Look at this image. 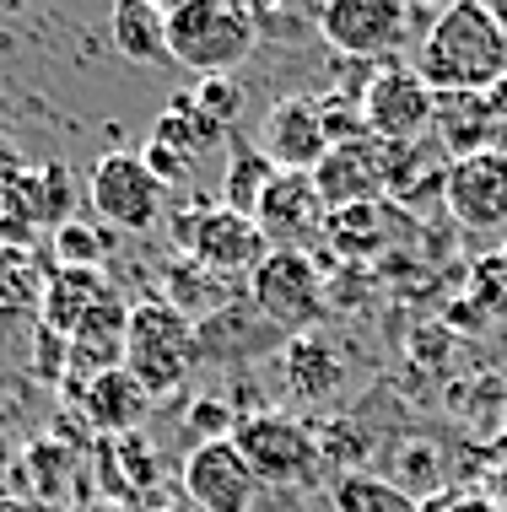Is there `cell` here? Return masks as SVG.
I'll list each match as a JSON object with an SVG mask.
<instances>
[{"instance_id":"34","label":"cell","mask_w":507,"mask_h":512,"mask_svg":"<svg viewBox=\"0 0 507 512\" xmlns=\"http://www.w3.org/2000/svg\"><path fill=\"white\" fill-rule=\"evenodd\" d=\"M11 464H17V442H11V432L0 426V480L11 475Z\"/></svg>"},{"instance_id":"29","label":"cell","mask_w":507,"mask_h":512,"mask_svg":"<svg viewBox=\"0 0 507 512\" xmlns=\"http://www.w3.org/2000/svg\"><path fill=\"white\" fill-rule=\"evenodd\" d=\"M189 98L200 103V114H211L216 124H222V130H232V124H238V114H243V87L232 76H205L195 92H189Z\"/></svg>"},{"instance_id":"16","label":"cell","mask_w":507,"mask_h":512,"mask_svg":"<svg viewBox=\"0 0 507 512\" xmlns=\"http://www.w3.org/2000/svg\"><path fill=\"white\" fill-rule=\"evenodd\" d=\"M432 141L443 146L448 162H464V157H481V151H497V119H491V98H486V92H437Z\"/></svg>"},{"instance_id":"9","label":"cell","mask_w":507,"mask_h":512,"mask_svg":"<svg viewBox=\"0 0 507 512\" xmlns=\"http://www.w3.org/2000/svg\"><path fill=\"white\" fill-rule=\"evenodd\" d=\"M443 205L464 238L507 248V151H481V157L448 162Z\"/></svg>"},{"instance_id":"11","label":"cell","mask_w":507,"mask_h":512,"mask_svg":"<svg viewBox=\"0 0 507 512\" xmlns=\"http://www.w3.org/2000/svg\"><path fill=\"white\" fill-rule=\"evenodd\" d=\"M313 22L335 54L389 60L410 27V6H400V0H330L324 11H313Z\"/></svg>"},{"instance_id":"31","label":"cell","mask_w":507,"mask_h":512,"mask_svg":"<svg viewBox=\"0 0 507 512\" xmlns=\"http://www.w3.org/2000/svg\"><path fill=\"white\" fill-rule=\"evenodd\" d=\"M416 512H507V507H497L486 491H470V486L459 491V486H448V491L427 496V502H421Z\"/></svg>"},{"instance_id":"27","label":"cell","mask_w":507,"mask_h":512,"mask_svg":"<svg viewBox=\"0 0 507 512\" xmlns=\"http://www.w3.org/2000/svg\"><path fill=\"white\" fill-rule=\"evenodd\" d=\"M22 189H27V216L33 221H54V227L71 221V173H65V162L22 173Z\"/></svg>"},{"instance_id":"1","label":"cell","mask_w":507,"mask_h":512,"mask_svg":"<svg viewBox=\"0 0 507 512\" xmlns=\"http://www.w3.org/2000/svg\"><path fill=\"white\" fill-rule=\"evenodd\" d=\"M421 81L432 92H491L507 76V38L491 6L459 0V6L437 11L427 38H421Z\"/></svg>"},{"instance_id":"2","label":"cell","mask_w":507,"mask_h":512,"mask_svg":"<svg viewBox=\"0 0 507 512\" xmlns=\"http://www.w3.org/2000/svg\"><path fill=\"white\" fill-rule=\"evenodd\" d=\"M259 44L254 11L232 6V0H184L168 6V60L184 71L205 76H232Z\"/></svg>"},{"instance_id":"6","label":"cell","mask_w":507,"mask_h":512,"mask_svg":"<svg viewBox=\"0 0 507 512\" xmlns=\"http://www.w3.org/2000/svg\"><path fill=\"white\" fill-rule=\"evenodd\" d=\"M232 448L243 453V464L254 469L259 486H313L324 475V453H319V432L308 421L286 410H254L232 426Z\"/></svg>"},{"instance_id":"23","label":"cell","mask_w":507,"mask_h":512,"mask_svg":"<svg viewBox=\"0 0 507 512\" xmlns=\"http://www.w3.org/2000/svg\"><path fill=\"white\" fill-rule=\"evenodd\" d=\"M232 130H222L211 114H200V103L189 98V92H178V98L162 108V119H157V130H152V141H168V146H178V151H189V157H205V151H216L227 141Z\"/></svg>"},{"instance_id":"18","label":"cell","mask_w":507,"mask_h":512,"mask_svg":"<svg viewBox=\"0 0 507 512\" xmlns=\"http://www.w3.org/2000/svg\"><path fill=\"white\" fill-rule=\"evenodd\" d=\"M281 378L297 405H324L346 383V362L324 335H297L281 345Z\"/></svg>"},{"instance_id":"17","label":"cell","mask_w":507,"mask_h":512,"mask_svg":"<svg viewBox=\"0 0 507 512\" xmlns=\"http://www.w3.org/2000/svg\"><path fill=\"white\" fill-rule=\"evenodd\" d=\"M81 399V415L92 421V432H108V437H135V426L146 421V389L130 378L125 367L114 372H98V378H87L81 389H71Z\"/></svg>"},{"instance_id":"30","label":"cell","mask_w":507,"mask_h":512,"mask_svg":"<svg viewBox=\"0 0 507 512\" xmlns=\"http://www.w3.org/2000/svg\"><path fill=\"white\" fill-rule=\"evenodd\" d=\"M141 162H146V173H152L162 189H184L189 178H195V157L178 151V146H168V141H146Z\"/></svg>"},{"instance_id":"12","label":"cell","mask_w":507,"mask_h":512,"mask_svg":"<svg viewBox=\"0 0 507 512\" xmlns=\"http://www.w3.org/2000/svg\"><path fill=\"white\" fill-rule=\"evenodd\" d=\"M313 184L330 211H346V205H378L389 200L394 184V151L373 141V135H356V141L330 146V157L313 168Z\"/></svg>"},{"instance_id":"13","label":"cell","mask_w":507,"mask_h":512,"mask_svg":"<svg viewBox=\"0 0 507 512\" xmlns=\"http://www.w3.org/2000/svg\"><path fill=\"white\" fill-rule=\"evenodd\" d=\"M254 146L270 157L276 173H313L324 157H330V124H324L319 98H276L270 114L259 119Z\"/></svg>"},{"instance_id":"5","label":"cell","mask_w":507,"mask_h":512,"mask_svg":"<svg viewBox=\"0 0 507 512\" xmlns=\"http://www.w3.org/2000/svg\"><path fill=\"white\" fill-rule=\"evenodd\" d=\"M249 308L286 340L313 335L324 324V313H330V281H324L319 259L270 248L259 259V270L249 275Z\"/></svg>"},{"instance_id":"14","label":"cell","mask_w":507,"mask_h":512,"mask_svg":"<svg viewBox=\"0 0 507 512\" xmlns=\"http://www.w3.org/2000/svg\"><path fill=\"white\" fill-rule=\"evenodd\" d=\"M184 491L200 512H249L259 496L254 469L243 464V453L232 448V437L222 442H195L184 459Z\"/></svg>"},{"instance_id":"33","label":"cell","mask_w":507,"mask_h":512,"mask_svg":"<svg viewBox=\"0 0 507 512\" xmlns=\"http://www.w3.org/2000/svg\"><path fill=\"white\" fill-rule=\"evenodd\" d=\"M486 496L497 507H507V453H497V459H491V469H486Z\"/></svg>"},{"instance_id":"24","label":"cell","mask_w":507,"mask_h":512,"mask_svg":"<svg viewBox=\"0 0 507 512\" xmlns=\"http://www.w3.org/2000/svg\"><path fill=\"white\" fill-rule=\"evenodd\" d=\"M227 286H232V281H222V275H211V270H200L195 259H173V265H168V302H173L184 318L200 313V324H205L211 313L227 308Z\"/></svg>"},{"instance_id":"22","label":"cell","mask_w":507,"mask_h":512,"mask_svg":"<svg viewBox=\"0 0 507 512\" xmlns=\"http://www.w3.org/2000/svg\"><path fill=\"white\" fill-rule=\"evenodd\" d=\"M270 178H276V168H270V157L259 151L254 141H238V135H227V178H222V205L238 216H254L259 200H265Z\"/></svg>"},{"instance_id":"4","label":"cell","mask_w":507,"mask_h":512,"mask_svg":"<svg viewBox=\"0 0 507 512\" xmlns=\"http://www.w3.org/2000/svg\"><path fill=\"white\" fill-rule=\"evenodd\" d=\"M168 232H173L178 259H195L200 270L222 275V281H249L259 270V259L270 254L259 227H254V216L227 211L222 200H195L184 211H173Z\"/></svg>"},{"instance_id":"8","label":"cell","mask_w":507,"mask_h":512,"mask_svg":"<svg viewBox=\"0 0 507 512\" xmlns=\"http://www.w3.org/2000/svg\"><path fill=\"white\" fill-rule=\"evenodd\" d=\"M362 130L383 146H421L432 141L437 92L421 81L416 65H383L362 87Z\"/></svg>"},{"instance_id":"35","label":"cell","mask_w":507,"mask_h":512,"mask_svg":"<svg viewBox=\"0 0 507 512\" xmlns=\"http://www.w3.org/2000/svg\"><path fill=\"white\" fill-rule=\"evenodd\" d=\"M502 437H507V399H502Z\"/></svg>"},{"instance_id":"10","label":"cell","mask_w":507,"mask_h":512,"mask_svg":"<svg viewBox=\"0 0 507 512\" xmlns=\"http://www.w3.org/2000/svg\"><path fill=\"white\" fill-rule=\"evenodd\" d=\"M254 227L265 248H286V254H313L330 227V205H324L313 173H276L254 211Z\"/></svg>"},{"instance_id":"21","label":"cell","mask_w":507,"mask_h":512,"mask_svg":"<svg viewBox=\"0 0 507 512\" xmlns=\"http://www.w3.org/2000/svg\"><path fill=\"white\" fill-rule=\"evenodd\" d=\"M389 205H346V211H330V227H324V243H330L335 259H373L383 243H389Z\"/></svg>"},{"instance_id":"20","label":"cell","mask_w":507,"mask_h":512,"mask_svg":"<svg viewBox=\"0 0 507 512\" xmlns=\"http://www.w3.org/2000/svg\"><path fill=\"white\" fill-rule=\"evenodd\" d=\"M103 297H114V292H108V281L98 270H54V281L44 292V329L71 335V329L98 308Z\"/></svg>"},{"instance_id":"25","label":"cell","mask_w":507,"mask_h":512,"mask_svg":"<svg viewBox=\"0 0 507 512\" xmlns=\"http://www.w3.org/2000/svg\"><path fill=\"white\" fill-rule=\"evenodd\" d=\"M335 512H416L421 502L405 496L389 475H373V469H356V475H340L330 491Z\"/></svg>"},{"instance_id":"3","label":"cell","mask_w":507,"mask_h":512,"mask_svg":"<svg viewBox=\"0 0 507 512\" xmlns=\"http://www.w3.org/2000/svg\"><path fill=\"white\" fill-rule=\"evenodd\" d=\"M200 362L195 318H184L168 297H146L130 308L125 329V372L146 389V399L173 394L189 378V367Z\"/></svg>"},{"instance_id":"26","label":"cell","mask_w":507,"mask_h":512,"mask_svg":"<svg viewBox=\"0 0 507 512\" xmlns=\"http://www.w3.org/2000/svg\"><path fill=\"white\" fill-rule=\"evenodd\" d=\"M389 480H394L405 496H416V502H427V496L448 491V464H443V453H437V442H432V437L405 442V448L394 453V475H389Z\"/></svg>"},{"instance_id":"15","label":"cell","mask_w":507,"mask_h":512,"mask_svg":"<svg viewBox=\"0 0 507 512\" xmlns=\"http://www.w3.org/2000/svg\"><path fill=\"white\" fill-rule=\"evenodd\" d=\"M125 329H130V308L119 297H103L98 308L65 335V345H71V372H76L71 389H81V383L98 378V372L125 367Z\"/></svg>"},{"instance_id":"28","label":"cell","mask_w":507,"mask_h":512,"mask_svg":"<svg viewBox=\"0 0 507 512\" xmlns=\"http://www.w3.org/2000/svg\"><path fill=\"white\" fill-rule=\"evenodd\" d=\"M108 254V232H98L92 221H65V227H54V259H60V270H98Z\"/></svg>"},{"instance_id":"7","label":"cell","mask_w":507,"mask_h":512,"mask_svg":"<svg viewBox=\"0 0 507 512\" xmlns=\"http://www.w3.org/2000/svg\"><path fill=\"white\" fill-rule=\"evenodd\" d=\"M87 205L114 232H152L168 216V189L146 173L141 151H108L87 168Z\"/></svg>"},{"instance_id":"36","label":"cell","mask_w":507,"mask_h":512,"mask_svg":"<svg viewBox=\"0 0 507 512\" xmlns=\"http://www.w3.org/2000/svg\"><path fill=\"white\" fill-rule=\"evenodd\" d=\"M502 265H507V248H502Z\"/></svg>"},{"instance_id":"32","label":"cell","mask_w":507,"mask_h":512,"mask_svg":"<svg viewBox=\"0 0 507 512\" xmlns=\"http://www.w3.org/2000/svg\"><path fill=\"white\" fill-rule=\"evenodd\" d=\"M491 98V119H497V151H507V76L486 92Z\"/></svg>"},{"instance_id":"19","label":"cell","mask_w":507,"mask_h":512,"mask_svg":"<svg viewBox=\"0 0 507 512\" xmlns=\"http://www.w3.org/2000/svg\"><path fill=\"white\" fill-rule=\"evenodd\" d=\"M108 33H114V49L125 54L130 65H162L168 60V6H152V0H125L108 17Z\"/></svg>"}]
</instances>
